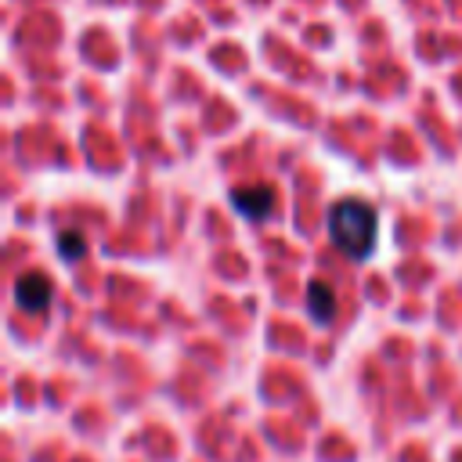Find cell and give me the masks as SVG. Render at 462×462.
I'll list each match as a JSON object with an SVG mask.
<instances>
[{
	"label": "cell",
	"instance_id": "6da1fadb",
	"mask_svg": "<svg viewBox=\"0 0 462 462\" xmlns=\"http://www.w3.org/2000/svg\"><path fill=\"white\" fill-rule=\"evenodd\" d=\"M328 235L339 253L350 260H365L375 242V209L365 199H339L328 209Z\"/></svg>",
	"mask_w": 462,
	"mask_h": 462
},
{
	"label": "cell",
	"instance_id": "7a4b0ae2",
	"mask_svg": "<svg viewBox=\"0 0 462 462\" xmlns=\"http://www.w3.org/2000/svg\"><path fill=\"white\" fill-rule=\"evenodd\" d=\"M231 206H235L242 217H249V220H263V217H271V209H274V188H271V184L238 188V191L231 195Z\"/></svg>",
	"mask_w": 462,
	"mask_h": 462
},
{
	"label": "cell",
	"instance_id": "3957f363",
	"mask_svg": "<svg viewBox=\"0 0 462 462\" xmlns=\"http://www.w3.org/2000/svg\"><path fill=\"white\" fill-rule=\"evenodd\" d=\"M14 303L22 310H32V314H43L47 303H51V282L43 274H22L14 282Z\"/></svg>",
	"mask_w": 462,
	"mask_h": 462
},
{
	"label": "cell",
	"instance_id": "277c9868",
	"mask_svg": "<svg viewBox=\"0 0 462 462\" xmlns=\"http://www.w3.org/2000/svg\"><path fill=\"white\" fill-rule=\"evenodd\" d=\"M307 310H310V318L318 321V325H328L332 318H336V292H332V285L328 282H310L307 285Z\"/></svg>",
	"mask_w": 462,
	"mask_h": 462
},
{
	"label": "cell",
	"instance_id": "5b68a950",
	"mask_svg": "<svg viewBox=\"0 0 462 462\" xmlns=\"http://www.w3.org/2000/svg\"><path fill=\"white\" fill-rule=\"evenodd\" d=\"M58 253H61L65 260H79V256L87 253V238H83L79 231H61V235H58Z\"/></svg>",
	"mask_w": 462,
	"mask_h": 462
}]
</instances>
